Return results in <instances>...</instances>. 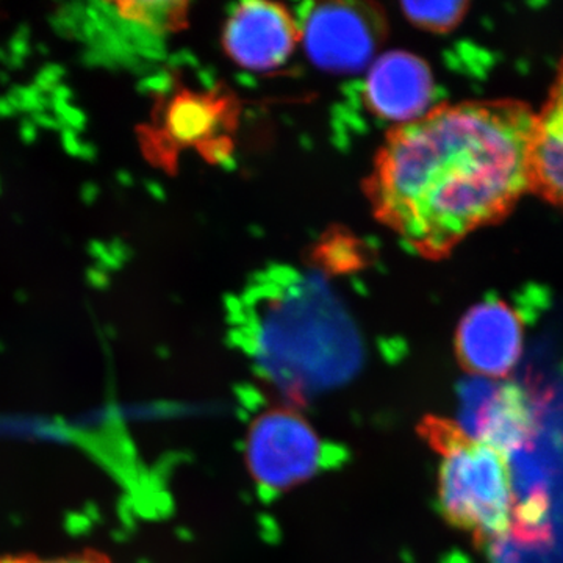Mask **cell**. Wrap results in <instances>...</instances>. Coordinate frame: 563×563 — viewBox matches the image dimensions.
<instances>
[{
	"instance_id": "obj_1",
	"label": "cell",
	"mask_w": 563,
	"mask_h": 563,
	"mask_svg": "<svg viewBox=\"0 0 563 563\" xmlns=\"http://www.w3.org/2000/svg\"><path fill=\"white\" fill-rule=\"evenodd\" d=\"M533 121L521 102L468 101L393 129L366 181L376 217L442 257L531 188Z\"/></svg>"
},
{
	"instance_id": "obj_2",
	"label": "cell",
	"mask_w": 563,
	"mask_h": 563,
	"mask_svg": "<svg viewBox=\"0 0 563 563\" xmlns=\"http://www.w3.org/2000/svg\"><path fill=\"white\" fill-rule=\"evenodd\" d=\"M426 437L439 455V506L450 525L479 542L512 536L520 512L506 451L450 421L426 422Z\"/></svg>"
},
{
	"instance_id": "obj_3",
	"label": "cell",
	"mask_w": 563,
	"mask_h": 563,
	"mask_svg": "<svg viewBox=\"0 0 563 563\" xmlns=\"http://www.w3.org/2000/svg\"><path fill=\"white\" fill-rule=\"evenodd\" d=\"M257 298V335L262 350L291 357L303 352L324 357V350L350 357L354 333L339 299L321 277L292 274L269 284ZM329 354V352H328ZM332 355V354H329ZM335 357V355H332Z\"/></svg>"
},
{
	"instance_id": "obj_4",
	"label": "cell",
	"mask_w": 563,
	"mask_h": 563,
	"mask_svg": "<svg viewBox=\"0 0 563 563\" xmlns=\"http://www.w3.org/2000/svg\"><path fill=\"white\" fill-rule=\"evenodd\" d=\"M244 457L252 481L280 493L312 479L325 461V446L312 422L296 410L276 407L251 422Z\"/></svg>"
},
{
	"instance_id": "obj_5",
	"label": "cell",
	"mask_w": 563,
	"mask_h": 563,
	"mask_svg": "<svg viewBox=\"0 0 563 563\" xmlns=\"http://www.w3.org/2000/svg\"><path fill=\"white\" fill-rule=\"evenodd\" d=\"M299 36L318 68L332 74L361 73L383 43L384 14L373 3H320L307 14Z\"/></svg>"
},
{
	"instance_id": "obj_6",
	"label": "cell",
	"mask_w": 563,
	"mask_h": 563,
	"mask_svg": "<svg viewBox=\"0 0 563 563\" xmlns=\"http://www.w3.org/2000/svg\"><path fill=\"white\" fill-rule=\"evenodd\" d=\"M232 124V102L225 96L180 91L155 113L150 129H141V143L157 161L163 151L174 158L187 147L210 151L217 157L221 152L218 147H225V131Z\"/></svg>"
},
{
	"instance_id": "obj_7",
	"label": "cell",
	"mask_w": 563,
	"mask_h": 563,
	"mask_svg": "<svg viewBox=\"0 0 563 563\" xmlns=\"http://www.w3.org/2000/svg\"><path fill=\"white\" fill-rule=\"evenodd\" d=\"M523 343V321L501 299H487L472 307L455 335V350L463 368L492 379L512 372L520 361Z\"/></svg>"
},
{
	"instance_id": "obj_8",
	"label": "cell",
	"mask_w": 563,
	"mask_h": 563,
	"mask_svg": "<svg viewBox=\"0 0 563 563\" xmlns=\"http://www.w3.org/2000/svg\"><path fill=\"white\" fill-rule=\"evenodd\" d=\"M299 38V29L290 11L272 2L242 3L224 29L229 57L242 68L258 73L284 65Z\"/></svg>"
},
{
	"instance_id": "obj_9",
	"label": "cell",
	"mask_w": 563,
	"mask_h": 563,
	"mask_svg": "<svg viewBox=\"0 0 563 563\" xmlns=\"http://www.w3.org/2000/svg\"><path fill=\"white\" fill-rule=\"evenodd\" d=\"M435 96L428 63L406 51H391L373 62L363 99L377 117L399 122L420 120L433 109Z\"/></svg>"
},
{
	"instance_id": "obj_10",
	"label": "cell",
	"mask_w": 563,
	"mask_h": 563,
	"mask_svg": "<svg viewBox=\"0 0 563 563\" xmlns=\"http://www.w3.org/2000/svg\"><path fill=\"white\" fill-rule=\"evenodd\" d=\"M531 188L563 206V114L550 107L533 121Z\"/></svg>"
},
{
	"instance_id": "obj_11",
	"label": "cell",
	"mask_w": 563,
	"mask_h": 563,
	"mask_svg": "<svg viewBox=\"0 0 563 563\" xmlns=\"http://www.w3.org/2000/svg\"><path fill=\"white\" fill-rule=\"evenodd\" d=\"M113 7L122 20L155 33L174 31L187 16V3L117 2Z\"/></svg>"
},
{
	"instance_id": "obj_12",
	"label": "cell",
	"mask_w": 563,
	"mask_h": 563,
	"mask_svg": "<svg viewBox=\"0 0 563 563\" xmlns=\"http://www.w3.org/2000/svg\"><path fill=\"white\" fill-rule=\"evenodd\" d=\"M402 10L404 14L420 27L429 29V31H448L462 20L466 2H462V0L404 2Z\"/></svg>"
},
{
	"instance_id": "obj_13",
	"label": "cell",
	"mask_w": 563,
	"mask_h": 563,
	"mask_svg": "<svg viewBox=\"0 0 563 563\" xmlns=\"http://www.w3.org/2000/svg\"><path fill=\"white\" fill-rule=\"evenodd\" d=\"M314 261L321 263L328 272H352L362 266V244L350 235L336 232L318 246L314 251Z\"/></svg>"
},
{
	"instance_id": "obj_14",
	"label": "cell",
	"mask_w": 563,
	"mask_h": 563,
	"mask_svg": "<svg viewBox=\"0 0 563 563\" xmlns=\"http://www.w3.org/2000/svg\"><path fill=\"white\" fill-rule=\"evenodd\" d=\"M0 563H111V561L101 551L80 550L52 555L36 553L0 554Z\"/></svg>"
},
{
	"instance_id": "obj_15",
	"label": "cell",
	"mask_w": 563,
	"mask_h": 563,
	"mask_svg": "<svg viewBox=\"0 0 563 563\" xmlns=\"http://www.w3.org/2000/svg\"><path fill=\"white\" fill-rule=\"evenodd\" d=\"M547 107L559 111L563 114V62L561 68H559L558 79L554 81L553 90H551V98L548 101Z\"/></svg>"
}]
</instances>
